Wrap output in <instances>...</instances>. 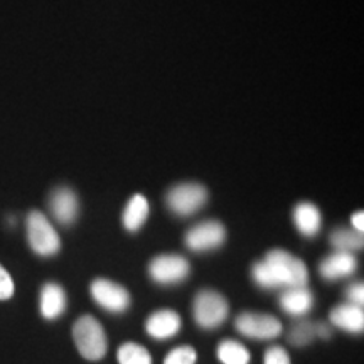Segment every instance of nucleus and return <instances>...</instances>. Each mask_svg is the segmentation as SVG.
Returning <instances> with one entry per match:
<instances>
[{
  "label": "nucleus",
  "mask_w": 364,
  "mask_h": 364,
  "mask_svg": "<svg viewBox=\"0 0 364 364\" xmlns=\"http://www.w3.org/2000/svg\"><path fill=\"white\" fill-rule=\"evenodd\" d=\"M27 240L33 252L41 257H53L61 248L59 235L41 211H31L27 216Z\"/></svg>",
  "instance_id": "obj_3"
},
{
  "label": "nucleus",
  "mask_w": 364,
  "mask_h": 364,
  "mask_svg": "<svg viewBox=\"0 0 364 364\" xmlns=\"http://www.w3.org/2000/svg\"><path fill=\"white\" fill-rule=\"evenodd\" d=\"M356 267L358 262L353 253L336 252L321 262V265H318V273H321L322 279L326 280H338L353 275Z\"/></svg>",
  "instance_id": "obj_11"
},
{
  "label": "nucleus",
  "mask_w": 364,
  "mask_h": 364,
  "mask_svg": "<svg viewBox=\"0 0 364 364\" xmlns=\"http://www.w3.org/2000/svg\"><path fill=\"white\" fill-rule=\"evenodd\" d=\"M14 295V280L9 272L0 265V300H9Z\"/></svg>",
  "instance_id": "obj_24"
},
{
  "label": "nucleus",
  "mask_w": 364,
  "mask_h": 364,
  "mask_svg": "<svg viewBox=\"0 0 364 364\" xmlns=\"http://www.w3.org/2000/svg\"><path fill=\"white\" fill-rule=\"evenodd\" d=\"M120 364H152V356L144 346L135 343H127L120 346L117 353Z\"/></svg>",
  "instance_id": "obj_20"
},
{
  "label": "nucleus",
  "mask_w": 364,
  "mask_h": 364,
  "mask_svg": "<svg viewBox=\"0 0 364 364\" xmlns=\"http://www.w3.org/2000/svg\"><path fill=\"white\" fill-rule=\"evenodd\" d=\"M145 329L156 339L172 338L181 331V317L172 309H161L147 318Z\"/></svg>",
  "instance_id": "obj_12"
},
{
  "label": "nucleus",
  "mask_w": 364,
  "mask_h": 364,
  "mask_svg": "<svg viewBox=\"0 0 364 364\" xmlns=\"http://www.w3.org/2000/svg\"><path fill=\"white\" fill-rule=\"evenodd\" d=\"M263 364H292V361H290L289 353L282 346H272L267 349Z\"/></svg>",
  "instance_id": "obj_23"
},
{
  "label": "nucleus",
  "mask_w": 364,
  "mask_h": 364,
  "mask_svg": "<svg viewBox=\"0 0 364 364\" xmlns=\"http://www.w3.org/2000/svg\"><path fill=\"white\" fill-rule=\"evenodd\" d=\"M346 295H348L349 302L363 307V302H364V287H363V284H353L351 287H348V290H346Z\"/></svg>",
  "instance_id": "obj_25"
},
{
  "label": "nucleus",
  "mask_w": 364,
  "mask_h": 364,
  "mask_svg": "<svg viewBox=\"0 0 364 364\" xmlns=\"http://www.w3.org/2000/svg\"><path fill=\"white\" fill-rule=\"evenodd\" d=\"M90 292L98 306L110 312H124L130 306V294L125 287L112 280H95L90 287Z\"/></svg>",
  "instance_id": "obj_9"
},
{
  "label": "nucleus",
  "mask_w": 364,
  "mask_h": 364,
  "mask_svg": "<svg viewBox=\"0 0 364 364\" xmlns=\"http://www.w3.org/2000/svg\"><path fill=\"white\" fill-rule=\"evenodd\" d=\"M149 203L142 194H135L124 211V225L129 231H136L149 218Z\"/></svg>",
  "instance_id": "obj_17"
},
{
  "label": "nucleus",
  "mask_w": 364,
  "mask_h": 364,
  "mask_svg": "<svg viewBox=\"0 0 364 364\" xmlns=\"http://www.w3.org/2000/svg\"><path fill=\"white\" fill-rule=\"evenodd\" d=\"M194 318L203 329H215L228 317V302L215 290H201L194 299Z\"/></svg>",
  "instance_id": "obj_4"
},
{
  "label": "nucleus",
  "mask_w": 364,
  "mask_h": 364,
  "mask_svg": "<svg viewBox=\"0 0 364 364\" xmlns=\"http://www.w3.org/2000/svg\"><path fill=\"white\" fill-rule=\"evenodd\" d=\"M53 216L61 225H71L78 216V198L70 188H58L49 199Z\"/></svg>",
  "instance_id": "obj_10"
},
{
  "label": "nucleus",
  "mask_w": 364,
  "mask_h": 364,
  "mask_svg": "<svg viewBox=\"0 0 364 364\" xmlns=\"http://www.w3.org/2000/svg\"><path fill=\"white\" fill-rule=\"evenodd\" d=\"M66 309V294L63 290L61 285L46 284L41 290V314L43 317L49 318V321H54L65 312Z\"/></svg>",
  "instance_id": "obj_15"
},
{
  "label": "nucleus",
  "mask_w": 364,
  "mask_h": 364,
  "mask_svg": "<svg viewBox=\"0 0 364 364\" xmlns=\"http://www.w3.org/2000/svg\"><path fill=\"white\" fill-rule=\"evenodd\" d=\"M226 240V230L220 221H203L186 233V247L193 252H209L220 248Z\"/></svg>",
  "instance_id": "obj_7"
},
{
  "label": "nucleus",
  "mask_w": 364,
  "mask_h": 364,
  "mask_svg": "<svg viewBox=\"0 0 364 364\" xmlns=\"http://www.w3.org/2000/svg\"><path fill=\"white\" fill-rule=\"evenodd\" d=\"M321 211L312 203H299L294 209V223L304 236H316L321 230Z\"/></svg>",
  "instance_id": "obj_16"
},
{
  "label": "nucleus",
  "mask_w": 364,
  "mask_h": 364,
  "mask_svg": "<svg viewBox=\"0 0 364 364\" xmlns=\"http://www.w3.org/2000/svg\"><path fill=\"white\" fill-rule=\"evenodd\" d=\"M198 354L196 349L191 346H181V348L172 349L164 359V364H196Z\"/></svg>",
  "instance_id": "obj_22"
},
{
  "label": "nucleus",
  "mask_w": 364,
  "mask_h": 364,
  "mask_svg": "<svg viewBox=\"0 0 364 364\" xmlns=\"http://www.w3.org/2000/svg\"><path fill=\"white\" fill-rule=\"evenodd\" d=\"M280 306L290 316H304L314 306V295L306 285L290 287L280 295Z\"/></svg>",
  "instance_id": "obj_14"
},
{
  "label": "nucleus",
  "mask_w": 364,
  "mask_h": 364,
  "mask_svg": "<svg viewBox=\"0 0 364 364\" xmlns=\"http://www.w3.org/2000/svg\"><path fill=\"white\" fill-rule=\"evenodd\" d=\"M235 327L240 334L252 339H273L282 332L279 318L257 312H241L236 317Z\"/></svg>",
  "instance_id": "obj_6"
},
{
  "label": "nucleus",
  "mask_w": 364,
  "mask_h": 364,
  "mask_svg": "<svg viewBox=\"0 0 364 364\" xmlns=\"http://www.w3.org/2000/svg\"><path fill=\"white\" fill-rule=\"evenodd\" d=\"M167 206L177 216H191L198 213L208 201V191L196 182L177 184L167 193Z\"/></svg>",
  "instance_id": "obj_5"
},
{
  "label": "nucleus",
  "mask_w": 364,
  "mask_h": 364,
  "mask_svg": "<svg viewBox=\"0 0 364 364\" xmlns=\"http://www.w3.org/2000/svg\"><path fill=\"white\" fill-rule=\"evenodd\" d=\"M316 332H317V336H321L322 339L331 338V327H327L326 324H318L316 327Z\"/></svg>",
  "instance_id": "obj_27"
},
{
  "label": "nucleus",
  "mask_w": 364,
  "mask_h": 364,
  "mask_svg": "<svg viewBox=\"0 0 364 364\" xmlns=\"http://www.w3.org/2000/svg\"><path fill=\"white\" fill-rule=\"evenodd\" d=\"M253 280L263 289H290L309 282L306 263L285 250H272L252 268Z\"/></svg>",
  "instance_id": "obj_1"
},
{
  "label": "nucleus",
  "mask_w": 364,
  "mask_h": 364,
  "mask_svg": "<svg viewBox=\"0 0 364 364\" xmlns=\"http://www.w3.org/2000/svg\"><path fill=\"white\" fill-rule=\"evenodd\" d=\"M73 339L81 356L88 361H100L107 354V336L93 316H83L75 322Z\"/></svg>",
  "instance_id": "obj_2"
},
{
  "label": "nucleus",
  "mask_w": 364,
  "mask_h": 364,
  "mask_svg": "<svg viewBox=\"0 0 364 364\" xmlns=\"http://www.w3.org/2000/svg\"><path fill=\"white\" fill-rule=\"evenodd\" d=\"M331 243L338 252L353 253L363 248V235L358 231H349L346 228H339L331 235Z\"/></svg>",
  "instance_id": "obj_19"
},
{
  "label": "nucleus",
  "mask_w": 364,
  "mask_h": 364,
  "mask_svg": "<svg viewBox=\"0 0 364 364\" xmlns=\"http://www.w3.org/2000/svg\"><path fill=\"white\" fill-rule=\"evenodd\" d=\"M353 226H354V230L358 231V233H361L363 235V231H364V215H363V211H358V213H354L353 215Z\"/></svg>",
  "instance_id": "obj_26"
},
{
  "label": "nucleus",
  "mask_w": 364,
  "mask_h": 364,
  "mask_svg": "<svg viewBox=\"0 0 364 364\" xmlns=\"http://www.w3.org/2000/svg\"><path fill=\"white\" fill-rule=\"evenodd\" d=\"M331 322L339 329L348 332H363L364 329V312L361 306L356 304H341L331 311Z\"/></svg>",
  "instance_id": "obj_13"
},
{
  "label": "nucleus",
  "mask_w": 364,
  "mask_h": 364,
  "mask_svg": "<svg viewBox=\"0 0 364 364\" xmlns=\"http://www.w3.org/2000/svg\"><path fill=\"white\" fill-rule=\"evenodd\" d=\"M316 336V326H314L312 322H302V324L294 327L289 339L294 346H306L309 343H312Z\"/></svg>",
  "instance_id": "obj_21"
},
{
  "label": "nucleus",
  "mask_w": 364,
  "mask_h": 364,
  "mask_svg": "<svg viewBox=\"0 0 364 364\" xmlns=\"http://www.w3.org/2000/svg\"><path fill=\"white\" fill-rule=\"evenodd\" d=\"M150 277L154 282L162 285H171L182 282L189 275V262L179 255H159L150 262Z\"/></svg>",
  "instance_id": "obj_8"
},
{
  "label": "nucleus",
  "mask_w": 364,
  "mask_h": 364,
  "mask_svg": "<svg viewBox=\"0 0 364 364\" xmlns=\"http://www.w3.org/2000/svg\"><path fill=\"white\" fill-rule=\"evenodd\" d=\"M218 358L223 364H248L252 359L248 349L233 339L221 341L218 346Z\"/></svg>",
  "instance_id": "obj_18"
}]
</instances>
